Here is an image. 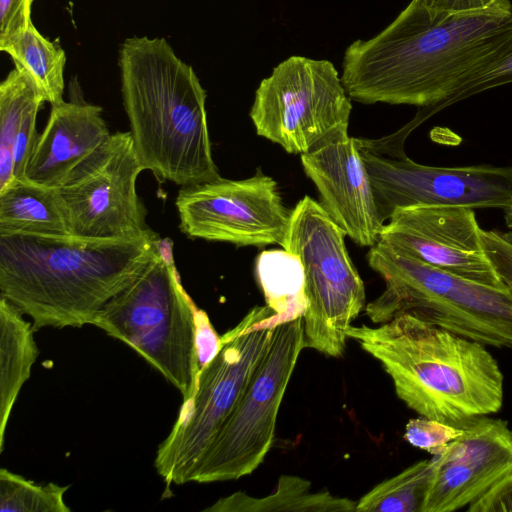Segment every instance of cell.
Returning <instances> with one entry per match:
<instances>
[{
	"label": "cell",
	"mask_w": 512,
	"mask_h": 512,
	"mask_svg": "<svg viewBox=\"0 0 512 512\" xmlns=\"http://www.w3.org/2000/svg\"><path fill=\"white\" fill-rule=\"evenodd\" d=\"M512 49V4L435 13L416 0L380 33L344 53L342 84L363 104L421 108L414 129L433 109Z\"/></svg>",
	"instance_id": "6da1fadb"
},
{
	"label": "cell",
	"mask_w": 512,
	"mask_h": 512,
	"mask_svg": "<svg viewBox=\"0 0 512 512\" xmlns=\"http://www.w3.org/2000/svg\"><path fill=\"white\" fill-rule=\"evenodd\" d=\"M154 231L133 237L0 234V292L35 330L93 325L159 253Z\"/></svg>",
	"instance_id": "7a4b0ae2"
},
{
	"label": "cell",
	"mask_w": 512,
	"mask_h": 512,
	"mask_svg": "<svg viewBox=\"0 0 512 512\" xmlns=\"http://www.w3.org/2000/svg\"><path fill=\"white\" fill-rule=\"evenodd\" d=\"M347 337L380 362L396 395L420 416L463 427L497 413L504 377L486 345L402 313Z\"/></svg>",
	"instance_id": "3957f363"
},
{
	"label": "cell",
	"mask_w": 512,
	"mask_h": 512,
	"mask_svg": "<svg viewBox=\"0 0 512 512\" xmlns=\"http://www.w3.org/2000/svg\"><path fill=\"white\" fill-rule=\"evenodd\" d=\"M121 92L134 148L145 170L181 187L221 178L213 160L206 91L164 38L126 39Z\"/></svg>",
	"instance_id": "277c9868"
},
{
	"label": "cell",
	"mask_w": 512,
	"mask_h": 512,
	"mask_svg": "<svg viewBox=\"0 0 512 512\" xmlns=\"http://www.w3.org/2000/svg\"><path fill=\"white\" fill-rule=\"evenodd\" d=\"M368 265L385 282L365 306L374 324L410 313L430 324L486 346L512 347V292L446 272L394 251L370 247Z\"/></svg>",
	"instance_id": "5b68a950"
},
{
	"label": "cell",
	"mask_w": 512,
	"mask_h": 512,
	"mask_svg": "<svg viewBox=\"0 0 512 512\" xmlns=\"http://www.w3.org/2000/svg\"><path fill=\"white\" fill-rule=\"evenodd\" d=\"M172 242L98 313L93 325L122 341L156 369L187 400L201 371L198 308L182 287L171 256Z\"/></svg>",
	"instance_id": "8992f818"
},
{
	"label": "cell",
	"mask_w": 512,
	"mask_h": 512,
	"mask_svg": "<svg viewBox=\"0 0 512 512\" xmlns=\"http://www.w3.org/2000/svg\"><path fill=\"white\" fill-rule=\"evenodd\" d=\"M276 326L271 308L254 306L220 336L219 352L200 371L193 394L182 401L170 433L157 449L154 466L167 486L191 482L202 455L267 354Z\"/></svg>",
	"instance_id": "52a82bcc"
},
{
	"label": "cell",
	"mask_w": 512,
	"mask_h": 512,
	"mask_svg": "<svg viewBox=\"0 0 512 512\" xmlns=\"http://www.w3.org/2000/svg\"><path fill=\"white\" fill-rule=\"evenodd\" d=\"M345 232L319 202L303 197L291 210L281 244L305 273L304 348L342 357L347 331L365 308L364 283L345 245Z\"/></svg>",
	"instance_id": "ba28073f"
},
{
	"label": "cell",
	"mask_w": 512,
	"mask_h": 512,
	"mask_svg": "<svg viewBox=\"0 0 512 512\" xmlns=\"http://www.w3.org/2000/svg\"><path fill=\"white\" fill-rule=\"evenodd\" d=\"M400 129L381 139L357 138L383 222L399 208L453 205L502 208L512 205V166L436 167L414 162Z\"/></svg>",
	"instance_id": "9c48e42d"
},
{
	"label": "cell",
	"mask_w": 512,
	"mask_h": 512,
	"mask_svg": "<svg viewBox=\"0 0 512 512\" xmlns=\"http://www.w3.org/2000/svg\"><path fill=\"white\" fill-rule=\"evenodd\" d=\"M303 349V317L275 327L267 354L202 455L191 482L237 480L263 462L273 444L280 405Z\"/></svg>",
	"instance_id": "30bf717a"
},
{
	"label": "cell",
	"mask_w": 512,
	"mask_h": 512,
	"mask_svg": "<svg viewBox=\"0 0 512 512\" xmlns=\"http://www.w3.org/2000/svg\"><path fill=\"white\" fill-rule=\"evenodd\" d=\"M351 109L330 61L290 56L261 81L249 115L259 136L301 155L348 131Z\"/></svg>",
	"instance_id": "8fae6325"
},
{
	"label": "cell",
	"mask_w": 512,
	"mask_h": 512,
	"mask_svg": "<svg viewBox=\"0 0 512 512\" xmlns=\"http://www.w3.org/2000/svg\"><path fill=\"white\" fill-rule=\"evenodd\" d=\"M143 170L130 131L111 134L59 188L71 234L111 238L152 231L136 189Z\"/></svg>",
	"instance_id": "7c38bea8"
},
{
	"label": "cell",
	"mask_w": 512,
	"mask_h": 512,
	"mask_svg": "<svg viewBox=\"0 0 512 512\" xmlns=\"http://www.w3.org/2000/svg\"><path fill=\"white\" fill-rule=\"evenodd\" d=\"M175 206L187 237L237 246L281 245L291 215L277 182L261 169L246 179L182 187Z\"/></svg>",
	"instance_id": "4fadbf2b"
},
{
	"label": "cell",
	"mask_w": 512,
	"mask_h": 512,
	"mask_svg": "<svg viewBox=\"0 0 512 512\" xmlns=\"http://www.w3.org/2000/svg\"><path fill=\"white\" fill-rule=\"evenodd\" d=\"M474 209L430 205L399 208L378 242L396 252L494 287H507L487 258Z\"/></svg>",
	"instance_id": "5bb4252c"
},
{
	"label": "cell",
	"mask_w": 512,
	"mask_h": 512,
	"mask_svg": "<svg viewBox=\"0 0 512 512\" xmlns=\"http://www.w3.org/2000/svg\"><path fill=\"white\" fill-rule=\"evenodd\" d=\"M422 512H452L469 506L512 472V430L506 421L477 418L433 457Z\"/></svg>",
	"instance_id": "9a60e30c"
},
{
	"label": "cell",
	"mask_w": 512,
	"mask_h": 512,
	"mask_svg": "<svg viewBox=\"0 0 512 512\" xmlns=\"http://www.w3.org/2000/svg\"><path fill=\"white\" fill-rule=\"evenodd\" d=\"M307 177L316 186L320 204L354 243L374 246L384 227L367 169L348 131L339 132L301 154Z\"/></svg>",
	"instance_id": "2e32d148"
},
{
	"label": "cell",
	"mask_w": 512,
	"mask_h": 512,
	"mask_svg": "<svg viewBox=\"0 0 512 512\" xmlns=\"http://www.w3.org/2000/svg\"><path fill=\"white\" fill-rule=\"evenodd\" d=\"M110 135L100 106L80 98L51 105L48 121L38 136L24 179L60 188L71 172Z\"/></svg>",
	"instance_id": "e0dca14e"
},
{
	"label": "cell",
	"mask_w": 512,
	"mask_h": 512,
	"mask_svg": "<svg viewBox=\"0 0 512 512\" xmlns=\"http://www.w3.org/2000/svg\"><path fill=\"white\" fill-rule=\"evenodd\" d=\"M45 102L14 68L0 84V190L23 180L39 134L36 119Z\"/></svg>",
	"instance_id": "ac0fdd59"
},
{
	"label": "cell",
	"mask_w": 512,
	"mask_h": 512,
	"mask_svg": "<svg viewBox=\"0 0 512 512\" xmlns=\"http://www.w3.org/2000/svg\"><path fill=\"white\" fill-rule=\"evenodd\" d=\"M33 324L6 298H0V452L21 388L30 378L39 349Z\"/></svg>",
	"instance_id": "d6986e66"
},
{
	"label": "cell",
	"mask_w": 512,
	"mask_h": 512,
	"mask_svg": "<svg viewBox=\"0 0 512 512\" xmlns=\"http://www.w3.org/2000/svg\"><path fill=\"white\" fill-rule=\"evenodd\" d=\"M71 234L59 188L25 179L0 190V234Z\"/></svg>",
	"instance_id": "ffe728a7"
},
{
	"label": "cell",
	"mask_w": 512,
	"mask_h": 512,
	"mask_svg": "<svg viewBox=\"0 0 512 512\" xmlns=\"http://www.w3.org/2000/svg\"><path fill=\"white\" fill-rule=\"evenodd\" d=\"M0 50L11 57L15 68L37 88L45 102L54 105L64 101L65 51L57 42L44 37L32 19L0 38Z\"/></svg>",
	"instance_id": "44dd1931"
},
{
	"label": "cell",
	"mask_w": 512,
	"mask_h": 512,
	"mask_svg": "<svg viewBox=\"0 0 512 512\" xmlns=\"http://www.w3.org/2000/svg\"><path fill=\"white\" fill-rule=\"evenodd\" d=\"M357 502L336 497L327 490L313 492L309 480L294 475L279 478L277 489L262 498L251 497L243 491L218 499L205 508L208 512H353Z\"/></svg>",
	"instance_id": "7402d4cb"
},
{
	"label": "cell",
	"mask_w": 512,
	"mask_h": 512,
	"mask_svg": "<svg viewBox=\"0 0 512 512\" xmlns=\"http://www.w3.org/2000/svg\"><path fill=\"white\" fill-rule=\"evenodd\" d=\"M256 275L277 326L303 317L305 273L297 255L285 249L265 250L256 259Z\"/></svg>",
	"instance_id": "603a6c76"
},
{
	"label": "cell",
	"mask_w": 512,
	"mask_h": 512,
	"mask_svg": "<svg viewBox=\"0 0 512 512\" xmlns=\"http://www.w3.org/2000/svg\"><path fill=\"white\" fill-rule=\"evenodd\" d=\"M433 472V458L418 461L363 495L356 512H422Z\"/></svg>",
	"instance_id": "cb8c5ba5"
},
{
	"label": "cell",
	"mask_w": 512,
	"mask_h": 512,
	"mask_svg": "<svg viewBox=\"0 0 512 512\" xmlns=\"http://www.w3.org/2000/svg\"><path fill=\"white\" fill-rule=\"evenodd\" d=\"M70 486L38 484L5 468L0 469L1 512H70L64 495Z\"/></svg>",
	"instance_id": "d4e9b609"
},
{
	"label": "cell",
	"mask_w": 512,
	"mask_h": 512,
	"mask_svg": "<svg viewBox=\"0 0 512 512\" xmlns=\"http://www.w3.org/2000/svg\"><path fill=\"white\" fill-rule=\"evenodd\" d=\"M462 433L463 427L420 416L408 421L404 438L412 446L434 456Z\"/></svg>",
	"instance_id": "484cf974"
},
{
	"label": "cell",
	"mask_w": 512,
	"mask_h": 512,
	"mask_svg": "<svg viewBox=\"0 0 512 512\" xmlns=\"http://www.w3.org/2000/svg\"><path fill=\"white\" fill-rule=\"evenodd\" d=\"M512 83V49L479 76L441 102L431 116L442 109L483 91Z\"/></svg>",
	"instance_id": "4316f807"
},
{
	"label": "cell",
	"mask_w": 512,
	"mask_h": 512,
	"mask_svg": "<svg viewBox=\"0 0 512 512\" xmlns=\"http://www.w3.org/2000/svg\"><path fill=\"white\" fill-rule=\"evenodd\" d=\"M487 258L502 282L512 292V240L495 230H480Z\"/></svg>",
	"instance_id": "83f0119b"
},
{
	"label": "cell",
	"mask_w": 512,
	"mask_h": 512,
	"mask_svg": "<svg viewBox=\"0 0 512 512\" xmlns=\"http://www.w3.org/2000/svg\"><path fill=\"white\" fill-rule=\"evenodd\" d=\"M469 512L512 511V472L508 473L484 495L468 506Z\"/></svg>",
	"instance_id": "f1b7e54d"
},
{
	"label": "cell",
	"mask_w": 512,
	"mask_h": 512,
	"mask_svg": "<svg viewBox=\"0 0 512 512\" xmlns=\"http://www.w3.org/2000/svg\"><path fill=\"white\" fill-rule=\"evenodd\" d=\"M28 0H0V38L24 27L32 19Z\"/></svg>",
	"instance_id": "f546056e"
},
{
	"label": "cell",
	"mask_w": 512,
	"mask_h": 512,
	"mask_svg": "<svg viewBox=\"0 0 512 512\" xmlns=\"http://www.w3.org/2000/svg\"><path fill=\"white\" fill-rule=\"evenodd\" d=\"M197 348L201 370L221 348V337L216 333L208 315L203 310H198L197 315Z\"/></svg>",
	"instance_id": "4dcf8cb0"
},
{
	"label": "cell",
	"mask_w": 512,
	"mask_h": 512,
	"mask_svg": "<svg viewBox=\"0 0 512 512\" xmlns=\"http://www.w3.org/2000/svg\"><path fill=\"white\" fill-rule=\"evenodd\" d=\"M435 13H462L487 8L497 0H416Z\"/></svg>",
	"instance_id": "1f68e13d"
},
{
	"label": "cell",
	"mask_w": 512,
	"mask_h": 512,
	"mask_svg": "<svg viewBox=\"0 0 512 512\" xmlns=\"http://www.w3.org/2000/svg\"><path fill=\"white\" fill-rule=\"evenodd\" d=\"M504 219L506 226L512 229V205L504 209Z\"/></svg>",
	"instance_id": "d6a6232c"
},
{
	"label": "cell",
	"mask_w": 512,
	"mask_h": 512,
	"mask_svg": "<svg viewBox=\"0 0 512 512\" xmlns=\"http://www.w3.org/2000/svg\"><path fill=\"white\" fill-rule=\"evenodd\" d=\"M33 1L34 0H28V5H29L30 8H32Z\"/></svg>",
	"instance_id": "836d02e7"
}]
</instances>
